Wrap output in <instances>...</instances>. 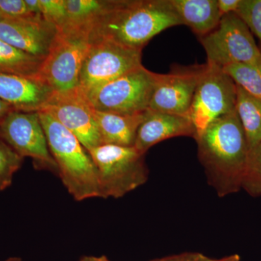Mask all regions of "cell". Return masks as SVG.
Returning <instances> with one entry per match:
<instances>
[{
  "mask_svg": "<svg viewBox=\"0 0 261 261\" xmlns=\"http://www.w3.org/2000/svg\"><path fill=\"white\" fill-rule=\"evenodd\" d=\"M195 140L207 181L217 195L243 189L250 148L236 111L211 123Z\"/></svg>",
  "mask_w": 261,
  "mask_h": 261,
  "instance_id": "obj_1",
  "label": "cell"
},
{
  "mask_svg": "<svg viewBox=\"0 0 261 261\" xmlns=\"http://www.w3.org/2000/svg\"><path fill=\"white\" fill-rule=\"evenodd\" d=\"M183 25L170 0H116L89 28L91 39L142 51L166 29Z\"/></svg>",
  "mask_w": 261,
  "mask_h": 261,
  "instance_id": "obj_2",
  "label": "cell"
},
{
  "mask_svg": "<svg viewBox=\"0 0 261 261\" xmlns=\"http://www.w3.org/2000/svg\"><path fill=\"white\" fill-rule=\"evenodd\" d=\"M38 113L58 176L70 195L76 201L102 197L97 168L88 150L50 114Z\"/></svg>",
  "mask_w": 261,
  "mask_h": 261,
  "instance_id": "obj_3",
  "label": "cell"
},
{
  "mask_svg": "<svg viewBox=\"0 0 261 261\" xmlns=\"http://www.w3.org/2000/svg\"><path fill=\"white\" fill-rule=\"evenodd\" d=\"M58 29L38 77L55 92H62L80 87L81 70L92 45V39L90 31L85 27L66 25Z\"/></svg>",
  "mask_w": 261,
  "mask_h": 261,
  "instance_id": "obj_4",
  "label": "cell"
},
{
  "mask_svg": "<svg viewBox=\"0 0 261 261\" xmlns=\"http://www.w3.org/2000/svg\"><path fill=\"white\" fill-rule=\"evenodd\" d=\"M88 152L97 168L103 198L123 197L148 179L145 154L135 147L102 144Z\"/></svg>",
  "mask_w": 261,
  "mask_h": 261,
  "instance_id": "obj_5",
  "label": "cell"
},
{
  "mask_svg": "<svg viewBox=\"0 0 261 261\" xmlns=\"http://www.w3.org/2000/svg\"><path fill=\"white\" fill-rule=\"evenodd\" d=\"M159 73L143 65L84 93L92 107L102 112L137 115L148 110Z\"/></svg>",
  "mask_w": 261,
  "mask_h": 261,
  "instance_id": "obj_6",
  "label": "cell"
},
{
  "mask_svg": "<svg viewBox=\"0 0 261 261\" xmlns=\"http://www.w3.org/2000/svg\"><path fill=\"white\" fill-rule=\"evenodd\" d=\"M237 85L223 70L207 63L196 88L189 118L195 128V138L211 123L235 111Z\"/></svg>",
  "mask_w": 261,
  "mask_h": 261,
  "instance_id": "obj_7",
  "label": "cell"
},
{
  "mask_svg": "<svg viewBox=\"0 0 261 261\" xmlns=\"http://www.w3.org/2000/svg\"><path fill=\"white\" fill-rule=\"evenodd\" d=\"M200 39L211 64L223 68L235 63H261V50L251 32L235 13L223 16L219 25Z\"/></svg>",
  "mask_w": 261,
  "mask_h": 261,
  "instance_id": "obj_8",
  "label": "cell"
},
{
  "mask_svg": "<svg viewBox=\"0 0 261 261\" xmlns=\"http://www.w3.org/2000/svg\"><path fill=\"white\" fill-rule=\"evenodd\" d=\"M142 65V51L106 39H92L82 64L79 87L87 93Z\"/></svg>",
  "mask_w": 261,
  "mask_h": 261,
  "instance_id": "obj_9",
  "label": "cell"
},
{
  "mask_svg": "<svg viewBox=\"0 0 261 261\" xmlns=\"http://www.w3.org/2000/svg\"><path fill=\"white\" fill-rule=\"evenodd\" d=\"M0 139L23 159L31 158L37 169L58 175L39 113L12 111L0 123Z\"/></svg>",
  "mask_w": 261,
  "mask_h": 261,
  "instance_id": "obj_10",
  "label": "cell"
},
{
  "mask_svg": "<svg viewBox=\"0 0 261 261\" xmlns=\"http://www.w3.org/2000/svg\"><path fill=\"white\" fill-rule=\"evenodd\" d=\"M41 111L50 114L69 130L87 150L102 145L94 108L80 87L66 92H54Z\"/></svg>",
  "mask_w": 261,
  "mask_h": 261,
  "instance_id": "obj_11",
  "label": "cell"
},
{
  "mask_svg": "<svg viewBox=\"0 0 261 261\" xmlns=\"http://www.w3.org/2000/svg\"><path fill=\"white\" fill-rule=\"evenodd\" d=\"M203 68L204 65H197L166 74L159 73L149 111L188 116Z\"/></svg>",
  "mask_w": 261,
  "mask_h": 261,
  "instance_id": "obj_12",
  "label": "cell"
},
{
  "mask_svg": "<svg viewBox=\"0 0 261 261\" xmlns=\"http://www.w3.org/2000/svg\"><path fill=\"white\" fill-rule=\"evenodd\" d=\"M58 32L56 25L42 15L4 19L0 21V40L44 60L49 54Z\"/></svg>",
  "mask_w": 261,
  "mask_h": 261,
  "instance_id": "obj_13",
  "label": "cell"
},
{
  "mask_svg": "<svg viewBox=\"0 0 261 261\" xmlns=\"http://www.w3.org/2000/svg\"><path fill=\"white\" fill-rule=\"evenodd\" d=\"M53 93L54 91L38 77L0 72V99L14 111L39 112Z\"/></svg>",
  "mask_w": 261,
  "mask_h": 261,
  "instance_id": "obj_14",
  "label": "cell"
},
{
  "mask_svg": "<svg viewBox=\"0 0 261 261\" xmlns=\"http://www.w3.org/2000/svg\"><path fill=\"white\" fill-rule=\"evenodd\" d=\"M195 127L188 116L147 110L137 130L134 147L145 154L149 148L163 141L178 137L195 139Z\"/></svg>",
  "mask_w": 261,
  "mask_h": 261,
  "instance_id": "obj_15",
  "label": "cell"
},
{
  "mask_svg": "<svg viewBox=\"0 0 261 261\" xmlns=\"http://www.w3.org/2000/svg\"><path fill=\"white\" fill-rule=\"evenodd\" d=\"M145 113L122 115L94 109V118L102 144L134 147L137 130Z\"/></svg>",
  "mask_w": 261,
  "mask_h": 261,
  "instance_id": "obj_16",
  "label": "cell"
},
{
  "mask_svg": "<svg viewBox=\"0 0 261 261\" xmlns=\"http://www.w3.org/2000/svg\"><path fill=\"white\" fill-rule=\"evenodd\" d=\"M183 25L190 27L199 38L219 25L222 18L217 0H170Z\"/></svg>",
  "mask_w": 261,
  "mask_h": 261,
  "instance_id": "obj_17",
  "label": "cell"
},
{
  "mask_svg": "<svg viewBox=\"0 0 261 261\" xmlns=\"http://www.w3.org/2000/svg\"><path fill=\"white\" fill-rule=\"evenodd\" d=\"M235 111L246 136L249 148L252 149L261 140V99L237 86Z\"/></svg>",
  "mask_w": 261,
  "mask_h": 261,
  "instance_id": "obj_18",
  "label": "cell"
},
{
  "mask_svg": "<svg viewBox=\"0 0 261 261\" xmlns=\"http://www.w3.org/2000/svg\"><path fill=\"white\" fill-rule=\"evenodd\" d=\"M66 20L63 27H85L89 30L91 25L112 8L116 0H65ZM59 29V28H58Z\"/></svg>",
  "mask_w": 261,
  "mask_h": 261,
  "instance_id": "obj_19",
  "label": "cell"
},
{
  "mask_svg": "<svg viewBox=\"0 0 261 261\" xmlns=\"http://www.w3.org/2000/svg\"><path fill=\"white\" fill-rule=\"evenodd\" d=\"M43 61L0 40V72L38 77Z\"/></svg>",
  "mask_w": 261,
  "mask_h": 261,
  "instance_id": "obj_20",
  "label": "cell"
},
{
  "mask_svg": "<svg viewBox=\"0 0 261 261\" xmlns=\"http://www.w3.org/2000/svg\"><path fill=\"white\" fill-rule=\"evenodd\" d=\"M223 70L237 86L261 99V63H235Z\"/></svg>",
  "mask_w": 261,
  "mask_h": 261,
  "instance_id": "obj_21",
  "label": "cell"
},
{
  "mask_svg": "<svg viewBox=\"0 0 261 261\" xmlns=\"http://www.w3.org/2000/svg\"><path fill=\"white\" fill-rule=\"evenodd\" d=\"M23 158L0 139V191L9 187L13 176L21 167Z\"/></svg>",
  "mask_w": 261,
  "mask_h": 261,
  "instance_id": "obj_22",
  "label": "cell"
},
{
  "mask_svg": "<svg viewBox=\"0 0 261 261\" xmlns=\"http://www.w3.org/2000/svg\"><path fill=\"white\" fill-rule=\"evenodd\" d=\"M243 189L250 195L261 196V140L250 149Z\"/></svg>",
  "mask_w": 261,
  "mask_h": 261,
  "instance_id": "obj_23",
  "label": "cell"
},
{
  "mask_svg": "<svg viewBox=\"0 0 261 261\" xmlns=\"http://www.w3.org/2000/svg\"><path fill=\"white\" fill-rule=\"evenodd\" d=\"M235 14L255 34L261 44V0H240Z\"/></svg>",
  "mask_w": 261,
  "mask_h": 261,
  "instance_id": "obj_24",
  "label": "cell"
},
{
  "mask_svg": "<svg viewBox=\"0 0 261 261\" xmlns=\"http://www.w3.org/2000/svg\"><path fill=\"white\" fill-rule=\"evenodd\" d=\"M41 15L47 21L61 28L66 20L65 0H39Z\"/></svg>",
  "mask_w": 261,
  "mask_h": 261,
  "instance_id": "obj_25",
  "label": "cell"
},
{
  "mask_svg": "<svg viewBox=\"0 0 261 261\" xmlns=\"http://www.w3.org/2000/svg\"><path fill=\"white\" fill-rule=\"evenodd\" d=\"M0 13L5 19L25 18L32 15L25 0H0Z\"/></svg>",
  "mask_w": 261,
  "mask_h": 261,
  "instance_id": "obj_26",
  "label": "cell"
},
{
  "mask_svg": "<svg viewBox=\"0 0 261 261\" xmlns=\"http://www.w3.org/2000/svg\"><path fill=\"white\" fill-rule=\"evenodd\" d=\"M205 256L200 252H183L151 261H203Z\"/></svg>",
  "mask_w": 261,
  "mask_h": 261,
  "instance_id": "obj_27",
  "label": "cell"
},
{
  "mask_svg": "<svg viewBox=\"0 0 261 261\" xmlns=\"http://www.w3.org/2000/svg\"><path fill=\"white\" fill-rule=\"evenodd\" d=\"M218 8L221 17L234 13L238 9L240 0H217Z\"/></svg>",
  "mask_w": 261,
  "mask_h": 261,
  "instance_id": "obj_28",
  "label": "cell"
},
{
  "mask_svg": "<svg viewBox=\"0 0 261 261\" xmlns=\"http://www.w3.org/2000/svg\"><path fill=\"white\" fill-rule=\"evenodd\" d=\"M25 3L31 14L41 15L39 0H25Z\"/></svg>",
  "mask_w": 261,
  "mask_h": 261,
  "instance_id": "obj_29",
  "label": "cell"
},
{
  "mask_svg": "<svg viewBox=\"0 0 261 261\" xmlns=\"http://www.w3.org/2000/svg\"><path fill=\"white\" fill-rule=\"evenodd\" d=\"M12 111H14V110L12 108L10 105L0 99V123L3 121L5 117L8 116V113L11 112Z\"/></svg>",
  "mask_w": 261,
  "mask_h": 261,
  "instance_id": "obj_30",
  "label": "cell"
},
{
  "mask_svg": "<svg viewBox=\"0 0 261 261\" xmlns=\"http://www.w3.org/2000/svg\"><path fill=\"white\" fill-rule=\"evenodd\" d=\"M203 261H240V256L238 254H233L219 259H213L205 256Z\"/></svg>",
  "mask_w": 261,
  "mask_h": 261,
  "instance_id": "obj_31",
  "label": "cell"
},
{
  "mask_svg": "<svg viewBox=\"0 0 261 261\" xmlns=\"http://www.w3.org/2000/svg\"><path fill=\"white\" fill-rule=\"evenodd\" d=\"M80 261H111L108 260L107 257L102 256L95 257V256H84L81 258Z\"/></svg>",
  "mask_w": 261,
  "mask_h": 261,
  "instance_id": "obj_32",
  "label": "cell"
},
{
  "mask_svg": "<svg viewBox=\"0 0 261 261\" xmlns=\"http://www.w3.org/2000/svg\"><path fill=\"white\" fill-rule=\"evenodd\" d=\"M5 261H21V259L19 257H10L8 260Z\"/></svg>",
  "mask_w": 261,
  "mask_h": 261,
  "instance_id": "obj_33",
  "label": "cell"
},
{
  "mask_svg": "<svg viewBox=\"0 0 261 261\" xmlns=\"http://www.w3.org/2000/svg\"><path fill=\"white\" fill-rule=\"evenodd\" d=\"M5 18V17L3 16V15L1 14V13H0V21H2V20H4Z\"/></svg>",
  "mask_w": 261,
  "mask_h": 261,
  "instance_id": "obj_34",
  "label": "cell"
}]
</instances>
